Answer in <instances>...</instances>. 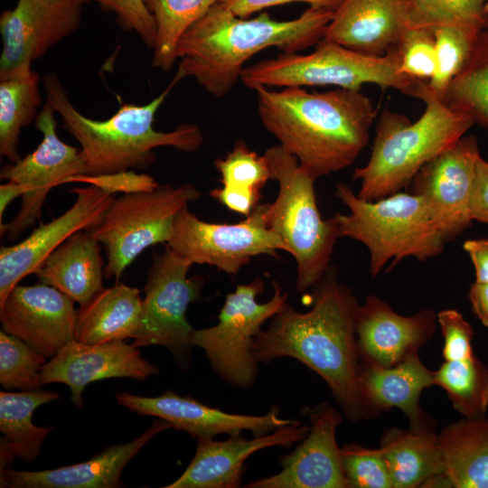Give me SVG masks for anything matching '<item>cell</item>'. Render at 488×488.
<instances>
[{"label":"cell","instance_id":"cell-1","mask_svg":"<svg viewBox=\"0 0 488 488\" xmlns=\"http://www.w3.org/2000/svg\"><path fill=\"white\" fill-rule=\"evenodd\" d=\"M313 302L306 313L286 302L256 335L253 354L258 363L282 357L297 360L325 381L349 420L370 418L358 381L359 304L332 267L313 286Z\"/></svg>","mask_w":488,"mask_h":488},{"label":"cell","instance_id":"cell-2","mask_svg":"<svg viewBox=\"0 0 488 488\" xmlns=\"http://www.w3.org/2000/svg\"><path fill=\"white\" fill-rule=\"evenodd\" d=\"M254 90L264 127L316 179L350 166L369 141L377 109L361 90Z\"/></svg>","mask_w":488,"mask_h":488},{"label":"cell","instance_id":"cell-3","mask_svg":"<svg viewBox=\"0 0 488 488\" xmlns=\"http://www.w3.org/2000/svg\"><path fill=\"white\" fill-rule=\"evenodd\" d=\"M333 14L332 9L309 6L293 20L277 21L267 12L249 19L216 3L180 39L174 78L192 77L208 93L222 98L258 52L276 47L284 53L298 52L322 41Z\"/></svg>","mask_w":488,"mask_h":488},{"label":"cell","instance_id":"cell-4","mask_svg":"<svg viewBox=\"0 0 488 488\" xmlns=\"http://www.w3.org/2000/svg\"><path fill=\"white\" fill-rule=\"evenodd\" d=\"M178 82L174 77L167 88L150 102L124 103L110 117L96 120L74 107L56 73L50 72L42 78L46 101L61 117L62 127L80 145L83 174L87 175L145 169L155 164L154 150L157 147L192 153L202 146L203 135L194 124L183 123L169 132L154 128L159 108Z\"/></svg>","mask_w":488,"mask_h":488},{"label":"cell","instance_id":"cell-5","mask_svg":"<svg viewBox=\"0 0 488 488\" xmlns=\"http://www.w3.org/2000/svg\"><path fill=\"white\" fill-rule=\"evenodd\" d=\"M423 101L426 108L414 122L390 110L380 115L371 157L352 175L361 181L359 198L376 201L408 186L427 163L462 138L474 123L430 90Z\"/></svg>","mask_w":488,"mask_h":488},{"label":"cell","instance_id":"cell-6","mask_svg":"<svg viewBox=\"0 0 488 488\" xmlns=\"http://www.w3.org/2000/svg\"><path fill=\"white\" fill-rule=\"evenodd\" d=\"M271 179L278 183L277 196L267 203L265 219L296 263V289L302 293L313 287L330 268L335 242L339 237L334 217L324 220L319 211L314 182L296 156L281 145L264 154Z\"/></svg>","mask_w":488,"mask_h":488},{"label":"cell","instance_id":"cell-7","mask_svg":"<svg viewBox=\"0 0 488 488\" xmlns=\"http://www.w3.org/2000/svg\"><path fill=\"white\" fill-rule=\"evenodd\" d=\"M398 47L384 55L359 52L336 42L322 40L309 54L283 53L243 69L240 80L249 89L258 87L336 86L361 90L364 84L395 89L423 99L427 81L399 72Z\"/></svg>","mask_w":488,"mask_h":488},{"label":"cell","instance_id":"cell-8","mask_svg":"<svg viewBox=\"0 0 488 488\" xmlns=\"http://www.w3.org/2000/svg\"><path fill=\"white\" fill-rule=\"evenodd\" d=\"M335 195L350 211L336 213L340 238L362 243L370 251V273L376 277L386 263L405 258L427 260L446 243L420 195L396 192L376 201L358 197L349 185L336 184Z\"/></svg>","mask_w":488,"mask_h":488},{"label":"cell","instance_id":"cell-9","mask_svg":"<svg viewBox=\"0 0 488 488\" xmlns=\"http://www.w3.org/2000/svg\"><path fill=\"white\" fill-rule=\"evenodd\" d=\"M201 195L185 183L115 197L99 224L89 230L106 251L105 277L118 280L145 249L166 244L176 214Z\"/></svg>","mask_w":488,"mask_h":488},{"label":"cell","instance_id":"cell-10","mask_svg":"<svg viewBox=\"0 0 488 488\" xmlns=\"http://www.w3.org/2000/svg\"><path fill=\"white\" fill-rule=\"evenodd\" d=\"M274 293L266 303L257 297L264 292L262 279L238 285L229 293L214 326L194 329L192 344L204 351L211 370L227 384L239 389L251 387L258 374V361L252 346L263 324L287 302L288 294L273 282Z\"/></svg>","mask_w":488,"mask_h":488},{"label":"cell","instance_id":"cell-11","mask_svg":"<svg viewBox=\"0 0 488 488\" xmlns=\"http://www.w3.org/2000/svg\"><path fill=\"white\" fill-rule=\"evenodd\" d=\"M192 263L165 246L154 253L147 271L142 299L141 323L132 343L136 347L160 345L167 348L183 370L191 365L192 326L186 312L198 301L204 279L188 277Z\"/></svg>","mask_w":488,"mask_h":488},{"label":"cell","instance_id":"cell-12","mask_svg":"<svg viewBox=\"0 0 488 488\" xmlns=\"http://www.w3.org/2000/svg\"><path fill=\"white\" fill-rule=\"evenodd\" d=\"M267 203L258 204L237 223H212L183 208L175 216L166 246L193 264L236 275L259 255L277 257L285 247L267 227Z\"/></svg>","mask_w":488,"mask_h":488},{"label":"cell","instance_id":"cell-13","mask_svg":"<svg viewBox=\"0 0 488 488\" xmlns=\"http://www.w3.org/2000/svg\"><path fill=\"white\" fill-rule=\"evenodd\" d=\"M55 113L46 101L35 119V127L42 134V142L33 153L1 169V179L14 181L23 188L18 213L10 222L0 224L1 236L6 235L9 241L17 239L41 217L52 188L84 173L80 149L64 143L57 135Z\"/></svg>","mask_w":488,"mask_h":488},{"label":"cell","instance_id":"cell-14","mask_svg":"<svg viewBox=\"0 0 488 488\" xmlns=\"http://www.w3.org/2000/svg\"><path fill=\"white\" fill-rule=\"evenodd\" d=\"M87 0H17L0 16V79L32 69L55 44L75 33Z\"/></svg>","mask_w":488,"mask_h":488},{"label":"cell","instance_id":"cell-15","mask_svg":"<svg viewBox=\"0 0 488 488\" xmlns=\"http://www.w3.org/2000/svg\"><path fill=\"white\" fill-rule=\"evenodd\" d=\"M480 157L474 137H462L427 163L412 180L446 242L455 239L473 221L470 198Z\"/></svg>","mask_w":488,"mask_h":488},{"label":"cell","instance_id":"cell-16","mask_svg":"<svg viewBox=\"0 0 488 488\" xmlns=\"http://www.w3.org/2000/svg\"><path fill=\"white\" fill-rule=\"evenodd\" d=\"M73 204L59 217L41 223L22 241L0 249V304L47 257L74 233L89 230L101 221L115 195L92 186L73 187Z\"/></svg>","mask_w":488,"mask_h":488},{"label":"cell","instance_id":"cell-17","mask_svg":"<svg viewBox=\"0 0 488 488\" xmlns=\"http://www.w3.org/2000/svg\"><path fill=\"white\" fill-rule=\"evenodd\" d=\"M74 301L49 285L15 286L0 304L3 331L46 358L75 340Z\"/></svg>","mask_w":488,"mask_h":488},{"label":"cell","instance_id":"cell-18","mask_svg":"<svg viewBox=\"0 0 488 488\" xmlns=\"http://www.w3.org/2000/svg\"><path fill=\"white\" fill-rule=\"evenodd\" d=\"M116 399L129 411L163 419L196 440L221 434L239 436L243 431H250L254 436H264L296 421L280 418L277 406L260 416L229 413L172 390L156 397L120 392Z\"/></svg>","mask_w":488,"mask_h":488},{"label":"cell","instance_id":"cell-19","mask_svg":"<svg viewBox=\"0 0 488 488\" xmlns=\"http://www.w3.org/2000/svg\"><path fill=\"white\" fill-rule=\"evenodd\" d=\"M311 426L296 448L279 458L282 470L246 488H349L335 433L342 414L327 403L306 408Z\"/></svg>","mask_w":488,"mask_h":488},{"label":"cell","instance_id":"cell-20","mask_svg":"<svg viewBox=\"0 0 488 488\" xmlns=\"http://www.w3.org/2000/svg\"><path fill=\"white\" fill-rule=\"evenodd\" d=\"M158 372L159 368L144 359L138 347L125 340L97 344L74 340L44 364L41 381L68 386L74 406L82 408V393L89 383L109 378L144 380Z\"/></svg>","mask_w":488,"mask_h":488},{"label":"cell","instance_id":"cell-21","mask_svg":"<svg viewBox=\"0 0 488 488\" xmlns=\"http://www.w3.org/2000/svg\"><path fill=\"white\" fill-rule=\"evenodd\" d=\"M308 431V426L296 420L251 439L239 436H230L223 441L199 438L190 465L180 477L164 487L237 488L246 470L245 462L252 454L271 446L289 447L296 442H301Z\"/></svg>","mask_w":488,"mask_h":488},{"label":"cell","instance_id":"cell-22","mask_svg":"<svg viewBox=\"0 0 488 488\" xmlns=\"http://www.w3.org/2000/svg\"><path fill=\"white\" fill-rule=\"evenodd\" d=\"M437 318L424 309L411 316L397 314L375 295L359 305L355 331L360 357L382 367H391L418 352L434 334Z\"/></svg>","mask_w":488,"mask_h":488},{"label":"cell","instance_id":"cell-23","mask_svg":"<svg viewBox=\"0 0 488 488\" xmlns=\"http://www.w3.org/2000/svg\"><path fill=\"white\" fill-rule=\"evenodd\" d=\"M171 427L157 418L135 439L107 446L88 461L54 469L21 471L1 469L3 488H118L124 487L121 474L129 461L155 435Z\"/></svg>","mask_w":488,"mask_h":488},{"label":"cell","instance_id":"cell-24","mask_svg":"<svg viewBox=\"0 0 488 488\" xmlns=\"http://www.w3.org/2000/svg\"><path fill=\"white\" fill-rule=\"evenodd\" d=\"M410 27L408 0H341L323 40L380 56L397 47Z\"/></svg>","mask_w":488,"mask_h":488},{"label":"cell","instance_id":"cell-25","mask_svg":"<svg viewBox=\"0 0 488 488\" xmlns=\"http://www.w3.org/2000/svg\"><path fill=\"white\" fill-rule=\"evenodd\" d=\"M434 373L423 364L418 352L391 367L360 357V394L371 418L382 409L399 408L410 420L411 428L431 426L419 407V397L424 389L435 385Z\"/></svg>","mask_w":488,"mask_h":488},{"label":"cell","instance_id":"cell-26","mask_svg":"<svg viewBox=\"0 0 488 488\" xmlns=\"http://www.w3.org/2000/svg\"><path fill=\"white\" fill-rule=\"evenodd\" d=\"M102 245L89 230L71 235L33 273L40 283L53 286L80 305L103 288Z\"/></svg>","mask_w":488,"mask_h":488},{"label":"cell","instance_id":"cell-27","mask_svg":"<svg viewBox=\"0 0 488 488\" xmlns=\"http://www.w3.org/2000/svg\"><path fill=\"white\" fill-rule=\"evenodd\" d=\"M142 298L136 287L117 282L103 287L76 314L75 341L97 344L134 339L141 323Z\"/></svg>","mask_w":488,"mask_h":488},{"label":"cell","instance_id":"cell-28","mask_svg":"<svg viewBox=\"0 0 488 488\" xmlns=\"http://www.w3.org/2000/svg\"><path fill=\"white\" fill-rule=\"evenodd\" d=\"M380 448L393 488L422 487L428 479L444 473L438 435L431 426L389 428L384 432Z\"/></svg>","mask_w":488,"mask_h":488},{"label":"cell","instance_id":"cell-29","mask_svg":"<svg viewBox=\"0 0 488 488\" xmlns=\"http://www.w3.org/2000/svg\"><path fill=\"white\" fill-rule=\"evenodd\" d=\"M451 487L488 488V417H465L438 434Z\"/></svg>","mask_w":488,"mask_h":488},{"label":"cell","instance_id":"cell-30","mask_svg":"<svg viewBox=\"0 0 488 488\" xmlns=\"http://www.w3.org/2000/svg\"><path fill=\"white\" fill-rule=\"evenodd\" d=\"M59 399L58 393L40 389L0 392L1 469L15 457L32 463L40 455L42 444L53 427L35 426L33 414L38 407Z\"/></svg>","mask_w":488,"mask_h":488},{"label":"cell","instance_id":"cell-31","mask_svg":"<svg viewBox=\"0 0 488 488\" xmlns=\"http://www.w3.org/2000/svg\"><path fill=\"white\" fill-rule=\"evenodd\" d=\"M213 164L223 186L211 190L210 195L229 210L249 216L258 205L260 189L271 179L265 155H258L240 141Z\"/></svg>","mask_w":488,"mask_h":488},{"label":"cell","instance_id":"cell-32","mask_svg":"<svg viewBox=\"0 0 488 488\" xmlns=\"http://www.w3.org/2000/svg\"><path fill=\"white\" fill-rule=\"evenodd\" d=\"M40 76L32 69L0 79V155L15 163L23 127L35 121L42 97Z\"/></svg>","mask_w":488,"mask_h":488},{"label":"cell","instance_id":"cell-33","mask_svg":"<svg viewBox=\"0 0 488 488\" xmlns=\"http://www.w3.org/2000/svg\"><path fill=\"white\" fill-rule=\"evenodd\" d=\"M155 24L153 66L171 70L176 49L184 33L200 20L219 0H144Z\"/></svg>","mask_w":488,"mask_h":488},{"label":"cell","instance_id":"cell-34","mask_svg":"<svg viewBox=\"0 0 488 488\" xmlns=\"http://www.w3.org/2000/svg\"><path fill=\"white\" fill-rule=\"evenodd\" d=\"M441 100L488 128V33H479L466 63Z\"/></svg>","mask_w":488,"mask_h":488},{"label":"cell","instance_id":"cell-35","mask_svg":"<svg viewBox=\"0 0 488 488\" xmlns=\"http://www.w3.org/2000/svg\"><path fill=\"white\" fill-rule=\"evenodd\" d=\"M453 407L464 417L484 415L488 408V368L475 356L446 361L434 373Z\"/></svg>","mask_w":488,"mask_h":488},{"label":"cell","instance_id":"cell-36","mask_svg":"<svg viewBox=\"0 0 488 488\" xmlns=\"http://www.w3.org/2000/svg\"><path fill=\"white\" fill-rule=\"evenodd\" d=\"M481 31L460 26L434 29L436 70L427 81L433 95L442 99L447 87L466 63Z\"/></svg>","mask_w":488,"mask_h":488},{"label":"cell","instance_id":"cell-37","mask_svg":"<svg viewBox=\"0 0 488 488\" xmlns=\"http://www.w3.org/2000/svg\"><path fill=\"white\" fill-rule=\"evenodd\" d=\"M46 359L18 337L0 332V384L5 389H40Z\"/></svg>","mask_w":488,"mask_h":488},{"label":"cell","instance_id":"cell-38","mask_svg":"<svg viewBox=\"0 0 488 488\" xmlns=\"http://www.w3.org/2000/svg\"><path fill=\"white\" fill-rule=\"evenodd\" d=\"M485 0H408L410 26L428 28L452 25L481 31Z\"/></svg>","mask_w":488,"mask_h":488},{"label":"cell","instance_id":"cell-39","mask_svg":"<svg viewBox=\"0 0 488 488\" xmlns=\"http://www.w3.org/2000/svg\"><path fill=\"white\" fill-rule=\"evenodd\" d=\"M341 455L349 488H393L380 448L351 443L341 448Z\"/></svg>","mask_w":488,"mask_h":488},{"label":"cell","instance_id":"cell-40","mask_svg":"<svg viewBox=\"0 0 488 488\" xmlns=\"http://www.w3.org/2000/svg\"><path fill=\"white\" fill-rule=\"evenodd\" d=\"M400 53L399 72L429 80L436 70L434 30L410 27L397 46Z\"/></svg>","mask_w":488,"mask_h":488},{"label":"cell","instance_id":"cell-41","mask_svg":"<svg viewBox=\"0 0 488 488\" xmlns=\"http://www.w3.org/2000/svg\"><path fill=\"white\" fill-rule=\"evenodd\" d=\"M104 9L116 14L117 21L125 31H134L150 49L155 37V24L144 0H94Z\"/></svg>","mask_w":488,"mask_h":488},{"label":"cell","instance_id":"cell-42","mask_svg":"<svg viewBox=\"0 0 488 488\" xmlns=\"http://www.w3.org/2000/svg\"><path fill=\"white\" fill-rule=\"evenodd\" d=\"M437 322L444 336L443 355L446 361H459L474 355L472 348L474 329L455 309L438 312Z\"/></svg>","mask_w":488,"mask_h":488},{"label":"cell","instance_id":"cell-43","mask_svg":"<svg viewBox=\"0 0 488 488\" xmlns=\"http://www.w3.org/2000/svg\"><path fill=\"white\" fill-rule=\"evenodd\" d=\"M68 183H84L112 195L148 192L159 186L153 176L133 169L98 175L79 174L69 178Z\"/></svg>","mask_w":488,"mask_h":488},{"label":"cell","instance_id":"cell-44","mask_svg":"<svg viewBox=\"0 0 488 488\" xmlns=\"http://www.w3.org/2000/svg\"><path fill=\"white\" fill-rule=\"evenodd\" d=\"M306 3L312 7L334 10L341 0H219V4L235 15L246 18L270 6L290 3Z\"/></svg>","mask_w":488,"mask_h":488},{"label":"cell","instance_id":"cell-45","mask_svg":"<svg viewBox=\"0 0 488 488\" xmlns=\"http://www.w3.org/2000/svg\"><path fill=\"white\" fill-rule=\"evenodd\" d=\"M473 221L488 224V162L479 157L470 198Z\"/></svg>","mask_w":488,"mask_h":488},{"label":"cell","instance_id":"cell-46","mask_svg":"<svg viewBox=\"0 0 488 488\" xmlns=\"http://www.w3.org/2000/svg\"><path fill=\"white\" fill-rule=\"evenodd\" d=\"M463 249L469 255L475 272V281L488 282V239H468Z\"/></svg>","mask_w":488,"mask_h":488},{"label":"cell","instance_id":"cell-47","mask_svg":"<svg viewBox=\"0 0 488 488\" xmlns=\"http://www.w3.org/2000/svg\"><path fill=\"white\" fill-rule=\"evenodd\" d=\"M469 299L475 315L488 327V282L475 281L472 284Z\"/></svg>","mask_w":488,"mask_h":488},{"label":"cell","instance_id":"cell-48","mask_svg":"<svg viewBox=\"0 0 488 488\" xmlns=\"http://www.w3.org/2000/svg\"><path fill=\"white\" fill-rule=\"evenodd\" d=\"M23 194V188L14 181H7L0 185V224L4 223L3 216L9 203Z\"/></svg>","mask_w":488,"mask_h":488},{"label":"cell","instance_id":"cell-49","mask_svg":"<svg viewBox=\"0 0 488 488\" xmlns=\"http://www.w3.org/2000/svg\"><path fill=\"white\" fill-rule=\"evenodd\" d=\"M484 13H488V2L484 5Z\"/></svg>","mask_w":488,"mask_h":488},{"label":"cell","instance_id":"cell-50","mask_svg":"<svg viewBox=\"0 0 488 488\" xmlns=\"http://www.w3.org/2000/svg\"><path fill=\"white\" fill-rule=\"evenodd\" d=\"M88 1V0H87Z\"/></svg>","mask_w":488,"mask_h":488}]
</instances>
